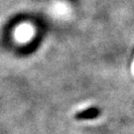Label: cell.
<instances>
[{"label":"cell","instance_id":"6da1fadb","mask_svg":"<svg viewBox=\"0 0 134 134\" xmlns=\"http://www.w3.org/2000/svg\"><path fill=\"white\" fill-rule=\"evenodd\" d=\"M99 114H100V110L98 107H90V108H86L82 111L77 112L75 115V117L77 120H91L96 118Z\"/></svg>","mask_w":134,"mask_h":134}]
</instances>
